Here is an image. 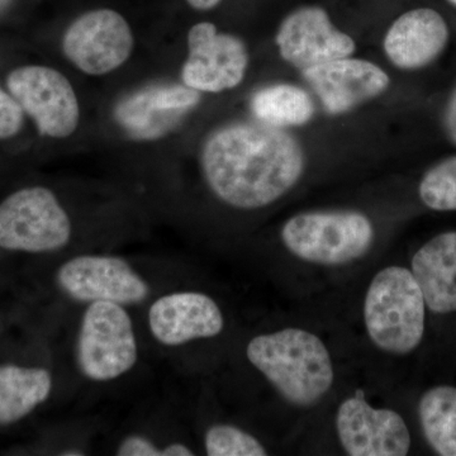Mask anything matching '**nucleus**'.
<instances>
[{
	"label": "nucleus",
	"mask_w": 456,
	"mask_h": 456,
	"mask_svg": "<svg viewBox=\"0 0 456 456\" xmlns=\"http://www.w3.org/2000/svg\"><path fill=\"white\" fill-rule=\"evenodd\" d=\"M204 179L216 197L239 209L274 203L301 179L305 155L289 134L264 125L222 126L204 141Z\"/></svg>",
	"instance_id": "nucleus-1"
},
{
	"label": "nucleus",
	"mask_w": 456,
	"mask_h": 456,
	"mask_svg": "<svg viewBox=\"0 0 456 456\" xmlns=\"http://www.w3.org/2000/svg\"><path fill=\"white\" fill-rule=\"evenodd\" d=\"M246 355L294 406H314L334 384V365L326 345L305 330L284 329L256 336L248 342Z\"/></svg>",
	"instance_id": "nucleus-2"
},
{
	"label": "nucleus",
	"mask_w": 456,
	"mask_h": 456,
	"mask_svg": "<svg viewBox=\"0 0 456 456\" xmlns=\"http://www.w3.org/2000/svg\"><path fill=\"white\" fill-rule=\"evenodd\" d=\"M428 305L410 268L388 266L369 285L364 322L375 346L393 355H410L428 332Z\"/></svg>",
	"instance_id": "nucleus-3"
},
{
	"label": "nucleus",
	"mask_w": 456,
	"mask_h": 456,
	"mask_svg": "<svg viewBox=\"0 0 456 456\" xmlns=\"http://www.w3.org/2000/svg\"><path fill=\"white\" fill-rule=\"evenodd\" d=\"M281 241L290 254L307 263L344 265L368 253L374 228L360 212H305L285 222Z\"/></svg>",
	"instance_id": "nucleus-4"
},
{
	"label": "nucleus",
	"mask_w": 456,
	"mask_h": 456,
	"mask_svg": "<svg viewBox=\"0 0 456 456\" xmlns=\"http://www.w3.org/2000/svg\"><path fill=\"white\" fill-rule=\"evenodd\" d=\"M137 358L139 347L127 311L118 303H90L77 338L83 374L95 382H108L130 371Z\"/></svg>",
	"instance_id": "nucleus-5"
},
{
	"label": "nucleus",
	"mask_w": 456,
	"mask_h": 456,
	"mask_svg": "<svg viewBox=\"0 0 456 456\" xmlns=\"http://www.w3.org/2000/svg\"><path fill=\"white\" fill-rule=\"evenodd\" d=\"M70 239V218L50 189H20L0 203V248L51 253Z\"/></svg>",
	"instance_id": "nucleus-6"
},
{
	"label": "nucleus",
	"mask_w": 456,
	"mask_h": 456,
	"mask_svg": "<svg viewBox=\"0 0 456 456\" xmlns=\"http://www.w3.org/2000/svg\"><path fill=\"white\" fill-rule=\"evenodd\" d=\"M7 88L41 136L66 139L77 131L79 101L64 74L49 66H20L9 73Z\"/></svg>",
	"instance_id": "nucleus-7"
},
{
	"label": "nucleus",
	"mask_w": 456,
	"mask_h": 456,
	"mask_svg": "<svg viewBox=\"0 0 456 456\" xmlns=\"http://www.w3.org/2000/svg\"><path fill=\"white\" fill-rule=\"evenodd\" d=\"M134 33L125 17L113 9H95L77 18L62 37V51L83 73H112L130 59Z\"/></svg>",
	"instance_id": "nucleus-8"
},
{
	"label": "nucleus",
	"mask_w": 456,
	"mask_h": 456,
	"mask_svg": "<svg viewBox=\"0 0 456 456\" xmlns=\"http://www.w3.org/2000/svg\"><path fill=\"white\" fill-rule=\"evenodd\" d=\"M200 102V92L184 84H151L125 95L113 108V118L134 141L169 136Z\"/></svg>",
	"instance_id": "nucleus-9"
},
{
	"label": "nucleus",
	"mask_w": 456,
	"mask_h": 456,
	"mask_svg": "<svg viewBox=\"0 0 456 456\" xmlns=\"http://www.w3.org/2000/svg\"><path fill=\"white\" fill-rule=\"evenodd\" d=\"M189 55L182 69L184 86L200 93H221L244 80L248 53L244 42L200 22L188 33Z\"/></svg>",
	"instance_id": "nucleus-10"
},
{
	"label": "nucleus",
	"mask_w": 456,
	"mask_h": 456,
	"mask_svg": "<svg viewBox=\"0 0 456 456\" xmlns=\"http://www.w3.org/2000/svg\"><path fill=\"white\" fill-rule=\"evenodd\" d=\"M336 428L351 456H404L412 445L403 417L388 408L371 407L362 389L338 407Z\"/></svg>",
	"instance_id": "nucleus-11"
},
{
	"label": "nucleus",
	"mask_w": 456,
	"mask_h": 456,
	"mask_svg": "<svg viewBox=\"0 0 456 456\" xmlns=\"http://www.w3.org/2000/svg\"><path fill=\"white\" fill-rule=\"evenodd\" d=\"M57 283L80 302L125 305L145 301L149 296V285L127 261L106 255H83L66 261L57 272Z\"/></svg>",
	"instance_id": "nucleus-12"
},
{
	"label": "nucleus",
	"mask_w": 456,
	"mask_h": 456,
	"mask_svg": "<svg viewBox=\"0 0 456 456\" xmlns=\"http://www.w3.org/2000/svg\"><path fill=\"white\" fill-rule=\"evenodd\" d=\"M277 45L285 61L301 70L349 57L355 51L353 38L338 31L326 11L318 7L299 8L285 18Z\"/></svg>",
	"instance_id": "nucleus-13"
},
{
	"label": "nucleus",
	"mask_w": 456,
	"mask_h": 456,
	"mask_svg": "<svg viewBox=\"0 0 456 456\" xmlns=\"http://www.w3.org/2000/svg\"><path fill=\"white\" fill-rule=\"evenodd\" d=\"M327 112L340 114L378 97L388 88L389 77L379 66L367 60H332L303 70Z\"/></svg>",
	"instance_id": "nucleus-14"
},
{
	"label": "nucleus",
	"mask_w": 456,
	"mask_h": 456,
	"mask_svg": "<svg viewBox=\"0 0 456 456\" xmlns=\"http://www.w3.org/2000/svg\"><path fill=\"white\" fill-rule=\"evenodd\" d=\"M151 334L167 346L216 338L224 330V314L211 297L200 292H176L160 297L149 310Z\"/></svg>",
	"instance_id": "nucleus-15"
},
{
	"label": "nucleus",
	"mask_w": 456,
	"mask_h": 456,
	"mask_svg": "<svg viewBox=\"0 0 456 456\" xmlns=\"http://www.w3.org/2000/svg\"><path fill=\"white\" fill-rule=\"evenodd\" d=\"M410 269L424 294L428 314L456 317V230L437 233L419 246Z\"/></svg>",
	"instance_id": "nucleus-16"
},
{
	"label": "nucleus",
	"mask_w": 456,
	"mask_h": 456,
	"mask_svg": "<svg viewBox=\"0 0 456 456\" xmlns=\"http://www.w3.org/2000/svg\"><path fill=\"white\" fill-rule=\"evenodd\" d=\"M448 38V26L436 11L413 9L393 23L384 38V50L393 64L413 70L431 64L445 49Z\"/></svg>",
	"instance_id": "nucleus-17"
},
{
	"label": "nucleus",
	"mask_w": 456,
	"mask_h": 456,
	"mask_svg": "<svg viewBox=\"0 0 456 456\" xmlns=\"http://www.w3.org/2000/svg\"><path fill=\"white\" fill-rule=\"evenodd\" d=\"M53 378L46 369L0 367V424H12L49 398Z\"/></svg>",
	"instance_id": "nucleus-18"
},
{
	"label": "nucleus",
	"mask_w": 456,
	"mask_h": 456,
	"mask_svg": "<svg viewBox=\"0 0 456 456\" xmlns=\"http://www.w3.org/2000/svg\"><path fill=\"white\" fill-rule=\"evenodd\" d=\"M426 443L440 456H456V387L437 384L422 393L417 406Z\"/></svg>",
	"instance_id": "nucleus-19"
},
{
	"label": "nucleus",
	"mask_w": 456,
	"mask_h": 456,
	"mask_svg": "<svg viewBox=\"0 0 456 456\" xmlns=\"http://www.w3.org/2000/svg\"><path fill=\"white\" fill-rule=\"evenodd\" d=\"M250 107L261 123L277 128L305 125L314 110L310 94L289 84L260 89L251 98Z\"/></svg>",
	"instance_id": "nucleus-20"
},
{
	"label": "nucleus",
	"mask_w": 456,
	"mask_h": 456,
	"mask_svg": "<svg viewBox=\"0 0 456 456\" xmlns=\"http://www.w3.org/2000/svg\"><path fill=\"white\" fill-rule=\"evenodd\" d=\"M419 194L432 211H456V156L435 165L425 174Z\"/></svg>",
	"instance_id": "nucleus-21"
},
{
	"label": "nucleus",
	"mask_w": 456,
	"mask_h": 456,
	"mask_svg": "<svg viewBox=\"0 0 456 456\" xmlns=\"http://www.w3.org/2000/svg\"><path fill=\"white\" fill-rule=\"evenodd\" d=\"M209 456H265L266 449L253 435L231 425H215L204 437Z\"/></svg>",
	"instance_id": "nucleus-22"
},
{
	"label": "nucleus",
	"mask_w": 456,
	"mask_h": 456,
	"mask_svg": "<svg viewBox=\"0 0 456 456\" xmlns=\"http://www.w3.org/2000/svg\"><path fill=\"white\" fill-rule=\"evenodd\" d=\"M25 113L16 99L0 86V140L17 136L22 130Z\"/></svg>",
	"instance_id": "nucleus-23"
},
{
	"label": "nucleus",
	"mask_w": 456,
	"mask_h": 456,
	"mask_svg": "<svg viewBox=\"0 0 456 456\" xmlns=\"http://www.w3.org/2000/svg\"><path fill=\"white\" fill-rule=\"evenodd\" d=\"M163 449H159L152 441L142 436L127 437L118 450L117 455L119 456H163Z\"/></svg>",
	"instance_id": "nucleus-24"
},
{
	"label": "nucleus",
	"mask_w": 456,
	"mask_h": 456,
	"mask_svg": "<svg viewBox=\"0 0 456 456\" xmlns=\"http://www.w3.org/2000/svg\"><path fill=\"white\" fill-rule=\"evenodd\" d=\"M445 126L450 139L456 143V90L450 99L448 108H446Z\"/></svg>",
	"instance_id": "nucleus-25"
},
{
	"label": "nucleus",
	"mask_w": 456,
	"mask_h": 456,
	"mask_svg": "<svg viewBox=\"0 0 456 456\" xmlns=\"http://www.w3.org/2000/svg\"><path fill=\"white\" fill-rule=\"evenodd\" d=\"M163 456H191L193 452L188 448V446L183 445V444H171V445L165 446Z\"/></svg>",
	"instance_id": "nucleus-26"
},
{
	"label": "nucleus",
	"mask_w": 456,
	"mask_h": 456,
	"mask_svg": "<svg viewBox=\"0 0 456 456\" xmlns=\"http://www.w3.org/2000/svg\"><path fill=\"white\" fill-rule=\"evenodd\" d=\"M191 7L198 9V11H208V9L215 8L216 5L220 4L221 0H187Z\"/></svg>",
	"instance_id": "nucleus-27"
},
{
	"label": "nucleus",
	"mask_w": 456,
	"mask_h": 456,
	"mask_svg": "<svg viewBox=\"0 0 456 456\" xmlns=\"http://www.w3.org/2000/svg\"><path fill=\"white\" fill-rule=\"evenodd\" d=\"M62 455L65 456H80L84 455L82 452H79V450H68V452H62Z\"/></svg>",
	"instance_id": "nucleus-28"
},
{
	"label": "nucleus",
	"mask_w": 456,
	"mask_h": 456,
	"mask_svg": "<svg viewBox=\"0 0 456 456\" xmlns=\"http://www.w3.org/2000/svg\"><path fill=\"white\" fill-rule=\"evenodd\" d=\"M449 2L452 3V4H454L456 7V0H449Z\"/></svg>",
	"instance_id": "nucleus-29"
}]
</instances>
